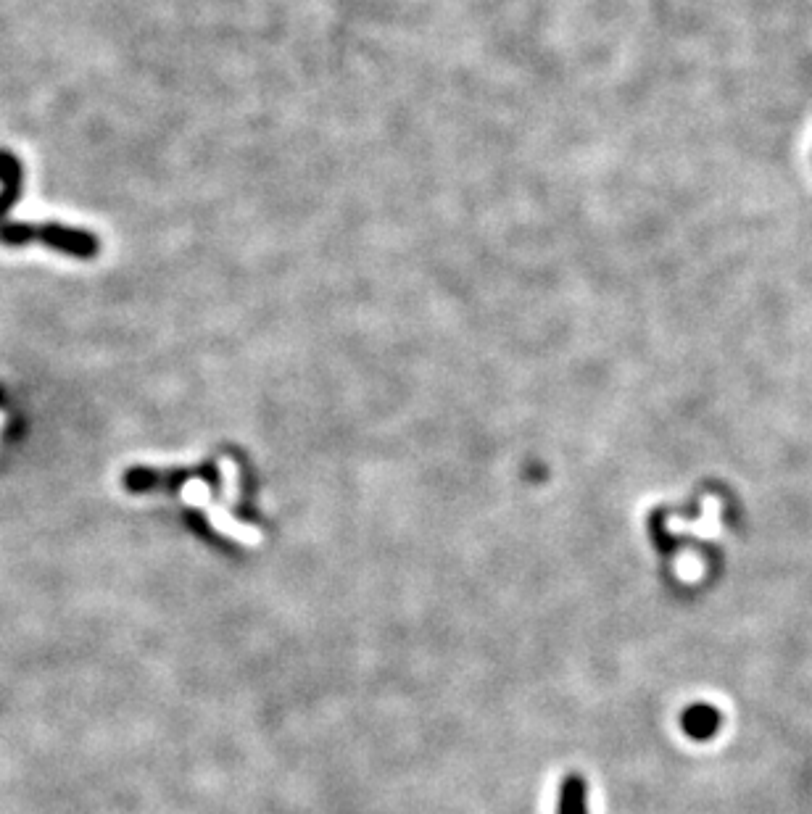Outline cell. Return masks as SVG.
Returning <instances> with one entry per match:
<instances>
[{
    "instance_id": "6da1fadb",
    "label": "cell",
    "mask_w": 812,
    "mask_h": 814,
    "mask_svg": "<svg viewBox=\"0 0 812 814\" xmlns=\"http://www.w3.org/2000/svg\"><path fill=\"white\" fill-rule=\"evenodd\" d=\"M0 243L3 245H24V243H45L53 251L74 256V259H95L101 251V240L93 232L80 230V227H66L58 222H0Z\"/></svg>"
},
{
    "instance_id": "7a4b0ae2",
    "label": "cell",
    "mask_w": 812,
    "mask_h": 814,
    "mask_svg": "<svg viewBox=\"0 0 812 814\" xmlns=\"http://www.w3.org/2000/svg\"><path fill=\"white\" fill-rule=\"evenodd\" d=\"M24 166L11 151H0V222H6L16 201L22 198Z\"/></svg>"
},
{
    "instance_id": "3957f363",
    "label": "cell",
    "mask_w": 812,
    "mask_h": 814,
    "mask_svg": "<svg viewBox=\"0 0 812 814\" xmlns=\"http://www.w3.org/2000/svg\"><path fill=\"white\" fill-rule=\"evenodd\" d=\"M681 725L686 735L694 738V741H710L723 725V714L712 704H694L683 712Z\"/></svg>"
},
{
    "instance_id": "277c9868",
    "label": "cell",
    "mask_w": 812,
    "mask_h": 814,
    "mask_svg": "<svg viewBox=\"0 0 812 814\" xmlns=\"http://www.w3.org/2000/svg\"><path fill=\"white\" fill-rule=\"evenodd\" d=\"M209 519H211V525L217 527L219 533L230 535V538H235V541L261 543V533H259V530H251V527L238 525V522H235V519H232L230 514L225 512V509H219V506H211V509H209Z\"/></svg>"
},
{
    "instance_id": "5b68a950",
    "label": "cell",
    "mask_w": 812,
    "mask_h": 814,
    "mask_svg": "<svg viewBox=\"0 0 812 814\" xmlns=\"http://www.w3.org/2000/svg\"><path fill=\"white\" fill-rule=\"evenodd\" d=\"M562 814H586V788L578 775L565 783V793H562Z\"/></svg>"
},
{
    "instance_id": "8992f818",
    "label": "cell",
    "mask_w": 812,
    "mask_h": 814,
    "mask_svg": "<svg viewBox=\"0 0 812 814\" xmlns=\"http://www.w3.org/2000/svg\"><path fill=\"white\" fill-rule=\"evenodd\" d=\"M182 496H185V501H190L193 506H201L209 501V488H206L201 480H188V485L182 488Z\"/></svg>"
},
{
    "instance_id": "52a82bcc",
    "label": "cell",
    "mask_w": 812,
    "mask_h": 814,
    "mask_svg": "<svg viewBox=\"0 0 812 814\" xmlns=\"http://www.w3.org/2000/svg\"><path fill=\"white\" fill-rule=\"evenodd\" d=\"M0 404H3V390H0Z\"/></svg>"
}]
</instances>
